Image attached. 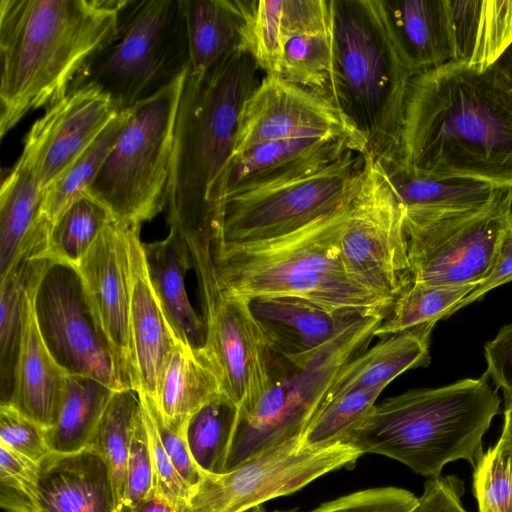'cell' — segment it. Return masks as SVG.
Returning a JSON list of instances; mask_svg holds the SVG:
<instances>
[{
    "label": "cell",
    "mask_w": 512,
    "mask_h": 512,
    "mask_svg": "<svg viewBox=\"0 0 512 512\" xmlns=\"http://www.w3.org/2000/svg\"><path fill=\"white\" fill-rule=\"evenodd\" d=\"M350 202L277 238L188 250L193 269L212 272L226 291L246 299L294 296L330 310L388 316L393 304L354 283L342 265L339 240Z\"/></svg>",
    "instance_id": "cell-4"
},
{
    "label": "cell",
    "mask_w": 512,
    "mask_h": 512,
    "mask_svg": "<svg viewBox=\"0 0 512 512\" xmlns=\"http://www.w3.org/2000/svg\"><path fill=\"white\" fill-rule=\"evenodd\" d=\"M238 415V406L222 394L203 405L189 419L185 438L202 473L224 472Z\"/></svg>",
    "instance_id": "cell-36"
},
{
    "label": "cell",
    "mask_w": 512,
    "mask_h": 512,
    "mask_svg": "<svg viewBox=\"0 0 512 512\" xmlns=\"http://www.w3.org/2000/svg\"><path fill=\"white\" fill-rule=\"evenodd\" d=\"M154 491V469L143 410L141 409V414L133 431L127 461L124 508L151 496Z\"/></svg>",
    "instance_id": "cell-46"
},
{
    "label": "cell",
    "mask_w": 512,
    "mask_h": 512,
    "mask_svg": "<svg viewBox=\"0 0 512 512\" xmlns=\"http://www.w3.org/2000/svg\"><path fill=\"white\" fill-rule=\"evenodd\" d=\"M473 469L478 512H512V444L498 440Z\"/></svg>",
    "instance_id": "cell-42"
},
{
    "label": "cell",
    "mask_w": 512,
    "mask_h": 512,
    "mask_svg": "<svg viewBox=\"0 0 512 512\" xmlns=\"http://www.w3.org/2000/svg\"><path fill=\"white\" fill-rule=\"evenodd\" d=\"M248 304L273 354L286 360L315 353L368 316L330 310L294 296H258L248 299Z\"/></svg>",
    "instance_id": "cell-21"
},
{
    "label": "cell",
    "mask_w": 512,
    "mask_h": 512,
    "mask_svg": "<svg viewBox=\"0 0 512 512\" xmlns=\"http://www.w3.org/2000/svg\"><path fill=\"white\" fill-rule=\"evenodd\" d=\"M331 32L326 99L357 128L375 159L398 157L413 75L390 36L379 0H331Z\"/></svg>",
    "instance_id": "cell-6"
},
{
    "label": "cell",
    "mask_w": 512,
    "mask_h": 512,
    "mask_svg": "<svg viewBox=\"0 0 512 512\" xmlns=\"http://www.w3.org/2000/svg\"><path fill=\"white\" fill-rule=\"evenodd\" d=\"M384 319L381 314L362 317L298 360L273 354L271 383L248 413L238 415L224 472L303 434L338 373L367 349Z\"/></svg>",
    "instance_id": "cell-7"
},
{
    "label": "cell",
    "mask_w": 512,
    "mask_h": 512,
    "mask_svg": "<svg viewBox=\"0 0 512 512\" xmlns=\"http://www.w3.org/2000/svg\"><path fill=\"white\" fill-rule=\"evenodd\" d=\"M347 151L356 152L344 139L297 138L265 142L237 153L220 180L218 210L225 198L310 175Z\"/></svg>",
    "instance_id": "cell-20"
},
{
    "label": "cell",
    "mask_w": 512,
    "mask_h": 512,
    "mask_svg": "<svg viewBox=\"0 0 512 512\" xmlns=\"http://www.w3.org/2000/svg\"><path fill=\"white\" fill-rule=\"evenodd\" d=\"M140 226L130 231L131 303L129 356L132 388L156 399L163 368L180 340L177 338L149 278Z\"/></svg>",
    "instance_id": "cell-19"
},
{
    "label": "cell",
    "mask_w": 512,
    "mask_h": 512,
    "mask_svg": "<svg viewBox=\"0 0 512 512\" xmlns=\"http://www.w3.org/2000/svg\"><path fill=\"white\" fill-rule=\"evenodd\" d=\"M396 158L414 174L512 188L510 78L457 61L414 75Z\"/></svg>",
    "instance_id": "cell-1"
},
{
    "label": "cell",
    "mask_w": 512,
    "mask_h": 512,
    "mask_svg": "<svg viewBox=\"0 0 512 512\" xmlns=\"http://www.w3.org/2000/svg\"><path fill=\"white\" fill-rule=\"evenodd\" d=\"M260 68L242 47L207 71L188 70L179 100L166 193L170 231H204L219 207V184L232 159L243 107Z\"/></svg>",
    "instance_id": "cell-3"
},
{
    "label": "cell",
    "mask_w": 512,
    "mask_h": 512,
    "mask_svg": "<svg viewBox=\"0 0 512 512\" xmlns=\"http://www.w3.org/2000/svg\"><path fill=\"white\" fill-rule=\"evenodd\" d=\"M126 0L0 1V135L64 97L115 36Z\"/></svg>",
    "instance_id": "cell-2"
},
{
    "label": "cell",
    "mask_w": 512,
    "mask_h": 512,
    "mask_svg": "<svg viewBox=\"0 0 512 512\" xmlns=\"http://www.w3.org/2000/svg\"><path fill=\"white\" fill-rule=\"evenodd\" d=\"M34 288L29 298L13 389L7 402L48 430L57 421L68 374L52 357L40 334L32 302Z\"/></svg>",
    "instance_id": "cell-24"
},
{
    "label": "cell",
    "mask_w": 512,
    "mask_h": 512,
    "mask_svg": "<svg viewBox=\"0 0 512 512\" xmlns=\"http://www.w3.org/2000/svg\"><path fill=\"white\" fill-rule=\"evenodd\" d=\"M241 512H268V511H266L262 505H257V506L248 508ZM274 512H279V511H274ZM288 512H295V511H288Z\"/></svg>",
    "instance_id": "cell-55"
},
{
    "label": "cell",
    "mask_w": 512,
    "mask_h": 512,
    "mask_svg": "<svg viewBox=\"0 0 512 512\" xmlns=\"http://www.w3.org/2000/svg\"><path fill=\"white\" fill-rule=\"evenodd\" d=\"M141 399L134 389L114 391L89 447L109 470L119 508L124 510L126 469L133 431L141 414Z\"/></svg>",
    "instance_id": "cell-35"
},
{
    "label": "cell",
    "mask_w": 512,
    "mask_h": 512,
    "mask_svg": "<svg viewBox=\"0 0 512 512\" xmlns=\"http://www.w3.org/2000/svg\"><path fill=\"white\" fill-rule=\"evenodd\" d=\"M133 226L135 225L114 219L101 232L77 266L95 317L130 381L129 236Z\"/></svg>",
    "instance_id": "cell-18"
},
{
    "label": "cell",
    "mask_w": 512,
    "mask_h": 512,
    "mask_svg": "<svg viewBox=\"0 0 512 512\" xmlns=\"http://www.w3.org/2000/svg\"><path fill=\"white\" fill-rule=\"evenodd\" d=\"M465 285H429L414 283L394 304L389 315L375 331V337L403 332L452 315L453 309L476 287Z\"/></svg>",
    "instance_id": "cell-39"
},
{
    "label": "cell",
    "mask_w": 512,
    "mask_h": 512,
    "mask_svg": "<svg viewBox=\"0 0 512 512\" xmlns=\"http://www.w3.org/2000/svg\"><path fill=\"white\" fill-rule=\"evenodd\" d=\"M189 68L182 0H126L115 36L83 66L69 89L94 84L124 110Z\"/></svg>",
    "instance_id": "cell-8"
},
{
    "label": "cell",
    "mask_w": 512,
    "mask_h": 512,
    "mask_svg": "<svg viewBox=\"0 0 512 512\" xmlns=\"http://www.w3.org/2000/svg\"><path fill=\"white\" fill-rule=\"evenodd\" d=\"M188 70L129 108L120 136L86 192L118 221L141 226L165 207L176 115Z\"/></svg>",
    "instance_id": "cell-9"
},
{
    "label": "cell",
    "mask_w": 512,
    "mask_h": 512,
    "mask_svg": "<svg viewBox=\"0 0 512 512\" xmlns=\"http://www.w3.org/2000/svg\"><path fill=\"white\" fill-rule=\"evenodd\" d=\"M222 394L218 374L203 349L180 341L163 368L156 399L150 400L162 421L185 437L191 416Z\"/></svg>",
    "instance_id": "cell-27"
},
{
    "label": "cell",
    "mask_w": 512,
    "mask_h": 512,
    "mask_svg": "<svg viewBox=\"0 0 512 512\" xmlns=\"http://www.w3.org/2000/svg\"><path fill=\"white\" fill-rule=\"evenodd\" d=\"M434 325L424 324L386 336L366 349L341 369L325 398L349 391L386 387L405 371L427 366Z\"/></svg>",
    "instance_id": "cell-29"
},
{
    "label": "cell",
    "mask_w": 512,
    "mask_h": 512,
    "mask_svg": "<svg viewBox=\"0 0 512 512\" xmlns=\"http://www.w3.org/2000/svg\"><path fill=\"white\" fill-rule=\"evenodd\" d=\"M128 115L129 108L121 110L68 171L44 191L42 213L51 224L76 199L86 194L120 136Z\"/></svg>",
    "instance_id": "cell-37"
},
{
    "label": "cell",
    "mask_w": 512,
    "mask_h": 512,
    "mask_svg": "<svg viewBox=\"0 0 512 512\" xmlns=\"http://www.w3.org/2000/svg\"><path fill=\"white\" fill-rule=\"evenodd\" d=\"M485 375L501 388L505 406L512 404V324L503 326L484 349Z\"/></svg>",
    "instance_id": "cell-49"
},
{
    "label": "cell",
    "mask_w": 512,
    "mask_h": 512,
    "mask_svg": "<svg viewBox=\"0 0 512 512\" xmlns=\"http://www.w3.org/2000/svg\"><path fill=\"white\" fill-rule=\"evenodd\" d=\"M114 217L88 194L76 199L51 224L47 239V258L77 267L101 232Z\"/></svg>",
    "instance_id": "cell-38"
},
{
    "label": "cell",
    "mask_w": 512,
    "mask_h": 512,
    "mask_svg": "<svg viewBox=\"0 0 512 512\" xmlns=\"http://www.w3.org/2000/svg\"><path fill=\"white\" fill-rule=\"evenodd\" d=\"M379 4L413 76L453 60L445 0H379Z\"/></svg>",
    "instance_id": "cell-25"
},
{
    "label": "cell",
    "mask_w": 512,
    "mask_h": 512,
    "mask_svg": "<svg viewBox=\"0 0 512 512\" xmlns=\"http://www.w3.org/2000/svg\"><path fill=\"white\" fill-rule=\"evenodd\" d=\"M418 501L409 490L378 487L338 497L309 512H411Z\"/></svg>",
    "instance_id": "cell-44"
},
{
    "label": "cell",
    "mask_w": 512,
    "mask_h": 512,
    "mask_svg": "<svg viewBox=\"0 0 512 512\" xmlns=\"http://www.w3.org/2000/svg\"><path fill=\"white\" fill-rule=\"evenodd\" d=\"M113 392L94 378L68 374L57 421L46 430L51 452L69 454L88 448Z\"/></svg>",
    "instance_id": "cell-34"
},
{
    "label": "cell",
    "mask_w": 512,
    "mask_h": 512,
    "mask_svg": "<svg viewBox=\"0 0 512 512\" xmlns=\"http://www.w3.org/2000/svg\"><path fill=\"white\" fill-rule=\"evenodd\" d=\"M463 482L455 475L428 478L411 512H469L463 505Z\"/></svg>",
    "instance_id": "cell-50"
},
{
    "label": "cell",
    "mask_w": 512,
    "mask_h": 512,
    "mask_svg": "<svg viewBox=\"0 0 512 512\" xmlns=\"http://www.w3.org/2000/svg\"><path fill=\"white\" fill-rule=\"evenodd\" d=\"M297 138L344 139L357 153H368L365 138L329 100L279 76L264 75L243 107L234 155L265 142Z\"/></svg>",
    "instance_id": "cell-16"
},
{
    "label": "cell",
    "mask_w": 512,
    "mask_h": 512,
    "mask_svg": "<svg viewBox=\"0 0 512 512\" xmlns=\"http://www.w3.org/2000/svg\"><path fill=\"white\" fill-rule=\"evenodd\" d=\"M143 249L150 281L177 338L202 349L206 326L188 298L185 274L193 265L184 241L170 231L163 240L143 243Z\"/></svg>",
    "instance_id": "cell-28"
},
{
    "label": "cell",
    "mask_w": 512,
    "mask_h": 512,
    "mask_svg": "<svg viewBox=\"0 0 512 512\" xmlns=\"http://www.w3.org/2000/svg\"><path fill=\"white\" fill-rule=\"evenodd\" d=\"M512 81V44L495 64Z\"/></svg>",
    "instance_id": "cell-54"
},
{
    "label": "cell",
    "mask_w": 512,
    "mask_h": 512,
    "mask_svg": "<svg viewBox=\"0 0 512 512\" xmlns=\"http://www.w3.org/2000/svg\"><path fill=\"white\" fill-rule=\"evenodd\" d=\"M123 512H179V510L165 497L153 493L136 504L125 507Z\"/></svg>",
    "instance_id": "cell-52"
},
{
    "label": "cell",
    "mask_w": 512,
    "mask_h": 512,
    "mask_svg": "<svg viewBox=\"0 0 512 512\" xmlns=\"http://www.w3.org/2000/svg\"><path fill=\"white\" fill-rule=\"evenodd\" d=\"M453 60L485 70L512 44V0H445Z\"/></svg>",
    "instance_id": "cell-26"
},
{
    "label": "cell",
    "mask_w": 512,
    "mask_h": 512,
    "mask_svg": "<svg viewBox=\"0 0 512 512\" xmlns=\"http://www.w3.org/2000/svg\"><path fill=\"white\" fill-rule=\"evenodd\" d=\"M363 171L364 155L347 151L310 175L225 198L209 227L184 243L191 250L292 233L350 202Z\"/></svg>",
    "instance_id": "cell-10"
},
{
    "label": "cell",
    "mask_w": 512,
    "mask_h": 512,
    "mask_svg": "<svg viewBox=\"0 0 512 512\" xmlns=\"http://www.w3.org/2000/svg\"><path fill=\"white\" fill-rule=\"evenodd\" d=\"M39 463L0 444V504L7 512H31Z\"/></svg>",
    "instance_id": "cell-43"
},
{
    "label": "cell",
    "mask_w": 512,
    "mask_h": 512,
    "mask_svg": "<svg viewBox=\"0 0 512 512\" xmlns=\"http://www.w3.org/2000/svg\"><path fill=\"white\" fill-rule=\"evenodd\" d=\"M39 465L31 512H123L107 465L91 447L69 454L50 452Z\"/></svg>",
    "instance_id": "cell-22"
},
{
    "label": "cell",
    "mask_w": 512,
    "mask_h": 512,
    "mask_svg": "<svg viewBox=\"0 0 512 512\" xmlns=\"http://www.w3.org/2000/svg\"><path fill=\"white\" fill-rule=\"evenodd\" d=\"M405 209L451 211L482 205L498 189L467 179H437L408 171L396 157L375 159Z\"/></svg>",
    "instance_id": "cell-33"
},
{
    "label": "cell",
    "mask_w": 512,
    "mask_h": 512,
    "mask_svg": "<svg viewBox=\"0 0 512 512\" xmlns=\"http://www.w3.org/2000/svg\"><path fill=\"white\" fill-rule=\"evenodd\" d=\"M48 235L30 246L1 277L0 374L2 401L10 399L30 294L49 258Z\"/></svg>",
    "instance_id": "cell-31"
},
{
    "label": "cell",
    "mask_w": 512,
    "mask_h": 512,
    "mask_svg": "<svg viewBox=\"0 0 512 512\" xmlns=\"http://www.w3.org/2000/svg\"><path fill=\"white\" fill-rule=\"evenodd\" d=\"M43 193L33 169L18 159L0 190V278L49 232L51 223L42 213Z\"/></svg>",
    "instance_id": "cell-30"
},
{
    "label": "cell",
    "mask_w": 512,
    "mask_h": 512,
    "mask_svg": "<svg viewBox=\"0 0 512 512\" xmlns=\"http://www.w3.org/2000/svg\"><path fill=\"white\" fill-rule=\"evenodd\" d=\"M146 403L162 445L181 478L191 487L197 485L202 471L196 465L189 450L186 438L168 427L161 419L153 402L145 395L139 394Z\"/></svg>",
    "instance_id": "cell-48"
},
{
    "label": "cell",
    "mask_w": 512,
    "mask_h": 512,
    "mask_svg": "<svg viewBox=\"0 0 512 512\" xmlns=\"http://www.w3.org/2000/svg\"><path fill=\"white\" fill-rule=\"evenodd\" d=\"M386 387L355 390L324 398L303 437L309 444L344 442L364 420Z\"/></svg>",
    "instance_id": "cell-40"
},
{
    "label": "cell",
    "mask_w": 512,
    "mask_h": 512,
    "mask_svg": "<svg viewBox=\"0 0 512 512\" xmlns=\"http://www.w3.org/2000/svg\"><path fill=\"white\" fill-rule=\"evenodd\" d=\"M120 111L94 84L71 88L31 126L19 159L33 169L44 192Z\"/></svg>",
    "instance_id": "cell-17"
},
{
    "label": "cell",
    "mask_w": 512,
    "mask_h": 512,
    "mask_svg": "<svg viewBox=\"0 0 512 512\" xmlns=\"http://www.w3.org/2000/svg\"><path fill=\"white\" fill-rule=\"evenodd\" d=\"M499 440L512 444V404L504 408V425Z\"/></svg>",
    "instance_id": "cell-53"
},
{
    "label": "cell",
    "mask_w": 512,
    "mask_h": 512,
    "mask_svg": "<svg viewBox=\"0 0 512 512\" xmlns=\"http://www.w3.org/2000/svg\"><path fill=\"white\" fill-rule=\"evenodd\" d=\"M362 455L350 443L313 445L301 434L229 471L203 473L180 512H241L353 468Z\"/></svg>",
    "instance_id": "cell-13"
},
{
    "label": "cell",
    "mask_w": 512,
    "mask_h": 512,
    "mask_svg": "<svg viewBox=\"0 0 512 512\" xmlns=\"http://www.w3.org/2000/svg\"><path fill=\"white\" fill-rule=\"evenodd\" d=\"M339 249L348 277L393 306L414 284L404 208L370 153L364 154L363 178L350 202Z\"/></svg>",
    "instance_id": "cell-12"
},
{
    "label": "cell",
    "mask_w": 512,
    "mask_h": 512,
    "mask_svg": "<svg viewBox=\"0 0 512 512\" xmlns=\"http://www.w3.org/2000/svg\"><path fill=\"white\" fill-rule=\"evenodd\" d=\"M140 399L154 469V493L168 499L180 512L192 488L181 478L171 462L162 445L153 417L141 396Z\"/></svg>",
    "instance_id": "cell-47"
},
{
    "label": "cell",
    "mask_w": 512,
    "mask_h": 512,
    "mask_svg": "<svg viewBox=\"0 0 512 512\" xmlns=\"http://www.w3.org/2000/svg\"><path fill=\"white\" fill-rule=\"evenodd\" d=\"M246 47L267 76H280L283 55L282 1L242 0Z\"/></svg>",
    "instance_id": "cell-41"
},
{
    "label": "cell",
    "mask_w": 512,
    "mask_h": 512,
    "mask_svg": "<svg viewBox=\"0 0 512 512\" xmlns=\"http://www.w3.org/2000/svg\"><path fill=\"white\" fill-rule=\"evenodd\" d=\"M510 281H512V226L501 241L495 263L488 276L453 309L452 314L478 300L490 290Z\"/></svg>",
    "instance_id": "cell-51"
},
{
    "label": "cell",
    "mask_w": 512,
    "mask_h": 512,
    "mask_svg": "<svg viewBox=\"0 0 512 512\" xmlns=\"http://www.w3.org/2000/svg\"><path fill=\"white\" fill-rule=\"evenodd\" d=\"M191 72H204L246 47L242 0H182ZM247 48V47H246Z\"/></svg>",
    "instance_id": "cell-32"
},
{
    "label": "cell",
    "mask_w": 512,
    "mask_h": 512,
    "mask_svg": "<svg viewBox=\"0 0 512 512\" xmlns=\"http://www.w3.org/2000/svg\"><path fill=\"white\" fill-rule=\"evenodd\" d=\"M500 398L484 374L434 389L410 390L375 405L344 442L363 454L401 462L428 478L483 455V437L499 413Z\"/></svg>",
    "instance_id": "cell-5"
},
{
    "label": "cell",
    "mask_w": 512,
    "mask_h": 512,
    "mask_svg": "<svg viewBox=\"0 0 512 512\" xmlns=\"http://www.w3.org/2000/svg\"><path fill=\"white\" fill-rule=\"evenodd\" d=\"M32 302L42 339L67 374L94 378L113 391L133 389L95 317L77 267L49 259Z\"/></svg>",
    "instance_id": "cell-14"
},
{
    "label": "cell",
    "mask_w": 512,
    "mask_h": 512,
    "mask_svg": "<svg viewBox=\"0 0 512 512\" xmlns=\"http://www.w3.org/2000/svg\"><path fill=\"white\" fill-rule=\"evenodd\" d=\"M0 444L37 463L51 452L46 429L8 402L0 406Z\"/></svg>",
    "instance_id": "cell-45"
},
{
    "label": "cell",
    "mask_w": 512,
    "mask_h": 512,
    "mask_svg": "<svg viewBox=\"0 0 512 512\" xmlns=\"http://www.w3.org/2000/svg\"><path fill=\"white\" fill-rule=\"evenodd\" d=\"M280 76L326 98L332 59L331 0H283Z\"/></svg>",
    "instance_id": "cell-23"
},
{
    "label": "cell",
    "mask_w": 512,
    "mask_h": 512,
    "mask_svg": "<svg viewBox=\"0 0 512 512\" xmlns=\"http://www.w3.org/2000/svg\"><path fill=\"white\" fill-rule=\"evenodd\" d=\"M206 340L203 351L223 393L248 413L271 383L273 352L249 309L248 299L226 291L213 273L198 279Z\"/></svg>",
    "instance_id": "cell-15"
},
{
    "label": "cell",
    "mask_w": 512,
    "mask_h": 512,
    "mask_svg": "<svg viewBox=\"0 0 512 512\" xmlns=\"http://www.w3.org/2000/svg\"><path fill=\"white\" fill-rule=\"evenodd\" d=\"M404 208V207H403ZM512 226V188H498L486 203L460 210L404 208L414 283L465 285L484 280Z\"/></svg>",
    "instance_id": "cell-11"
}]
</instances>
